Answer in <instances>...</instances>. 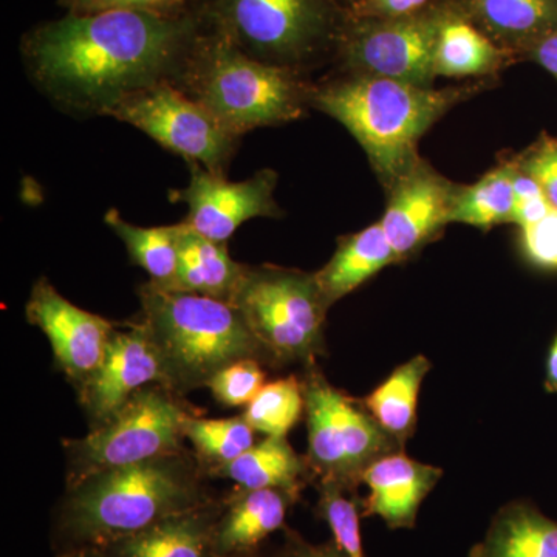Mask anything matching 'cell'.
I'll return each instance as SVG.
<instances>
[{
	"label": "cell",
	"instance_id": "9c48e42d",
	"mask_svg": "<svg viewBox=\"0 0 557 557\" xmlns=\"http://www.w3.org/2000/svg\"><path fill=\"white\" fill-rule=\"evenodd\" d=\"M190 413L182 397L170 388L161 384L143 387L109 420L91 428L86 437L62 442L67 487L97 472L186 450L183 428Z\"/></svg>",
	"mask_w": 557,
	"mask_h": 557
},
{
	"label": "cell",
	"instance_id": "4fadbf2b",
	"mask_svg": "<svg viewBox=\"0 0 557 557\" xmlns=\"http://www.w3.org/2000/svg\"><path fill=\"white\" fill-rule=\"evenodd\" d=\"M25 317L50 341L54 364L75 388L101 364L116 330L109 319L73 306L46 276L33 285Z\"/></svg>",
	"mask_w": 557,
	"mask_h": 557
},
{
	"label": "cell",
	"instance_id": "ac0fdd59",
	"mask_svg": "<svg viewBox=\"0 0 557 557\" xmlns=\"http://www.w3.org/2000/svg\"><path fill=\"white\" fill-rule=\"evenodd\" d=\"M222 508L223 500L211 498L102 549L109 557H215L214 530Z\"/></svg>",
	"mask_w": 557,
	"mask_h": 557
},
{
	"label": "cell",
	"instance_id": "603a6c76",
	"mask_svg": "<svg viewBox=\"0 0 557 557\" xmlns=\"http://www.w3.org/2000/svg\"><path fill=\"white\" fill-rule=\"evenodd\" d=\"M212 475L231 480L240 491L281 490L296 498L310 480L306 458L289 446L287 437L263 438Z\"/></svg>",
	"mask_w": 557,
	"mask_h": 557
},
{
	"label": "cell",
	"instance_id": "484cf974",
	"mask_svg": "<svg viewBox=\"0 0 557 557\" xmlns=\"http://www.w3.org/2000/svg\"><path fill=\"white\" fill-rule=\"evenodd\" d=\"M104 222L123 240L131 262L141 267L157 287H170L178 269L182 222L143 228L124 220L116 209H110Z\"/></svg>",
	"mask_w": 557,
	"mask_h": 557
},
{
	"label": "cell",
	"instance_id": "52a82bcc",
	"mask_svg": "<svg viewBox=\"0 0 557 557\" xmlns=\"http://www.w3.org/2000/svg\"><path fill=\"white\" fill-rule=\"evenodd\" d=\"M231 304L240 311L267 364H314L324 354L330 306L314 273L247 265Z\"/></svg>",
	"mask_w": 557,
	"mask_h": 557
},
{
	"label": "cell",
	"instance_id": "6da1fadb",
	"mask_svg": "<svg viewBox=\"0 0 557 557\" xmlns=\"http://www.w3.org/2000/svg\"><path fill=\"white\" fill-rule=\"evenodd\" d=\"M205 25L200 0L178 16L67 13L25 33L21 57L36 89L62 112L109 116L135 91L174 79Z\"/></svg>",
	"mask_w": 557,
	"mask_h": 557
},
{
	"label": "cell",
	"instance_id": "83f0119b",
	"mask_svg": "<svg viewBox=\"0 0 557 557\" xmlns=\"http://www.w3.org/2000/svg\"><path fill=\"white\" fill-rule=\"evenodd\" d=\"M186 440L207 469L208 475L236 460L255 446V431L244 416L233 418H199L190 413L185 421Z\"/></svg>",
	"mask_w": 557,
	"mask_h": 557
},
{
	"label": "cell",
	"instance_id": "e575fe53",
	"mask_svg": "<svg viewBox=\"0 0 557 557\" xmlns=\"http://www.w3.org/2000/svg\"><path fill=\"white\" fill-rule=\"evenodd\" d=\"M552 209L547 197L541 186L530 175L519 170L515 186V211L512 222L518 223L520 228L530 223L544 219Z\"/></svg>",
	"mask_w": 557,
	"mask_h": 557
},
{
	"label": "cell",
	"instance_id": "7c38bea8",
	"mask_svg": "<svg viewBox=\"0 0 557 557\" xmlns=\"http://www.w3.org/2000/svg\"><path fill=\"white\" fill-rule=\"evenodd\" d=\"M189 185L171 190L172 201H183L189 211L183 222L208 239L228 244L237 228L256 218L278 219L281 208L274 200L277 174L259 171L244 182H231L199 163H188Z\"/></svg>",
	"mask_w": 557,
	"mask_h": 557
},
{
	"label": "cell",
	"instance_id": "9a60e30c",
	"mask_svg": "<svg viewBox=\"0 0 557 557\" xmlns=\"http://www.w3.org/2000/svg\"><path fill=\"white\" fill-rule=\"evenodd\" d=\"M150 384L163 386V372L148 333L135 321L126 330L116 327L101 364L76 392L90 428H97Z\"/></svg>",
	"mask_w": 557,
	"mask_h": 557
},
{
	"label": "cell",
	"instance_id": "3957f363",
	"mask_svg": "<svg viewBox=\"0 0 557 557\" xmlns=\"http://www.w3.org/2000/svg\"><path fill=\"white\" fill-rule=\"evenodd\" d=\"M474 87H418L381 76L336 72L314 83L311 108L339 121L357 139L384 188L420 161L418 143Z\"/></svg>",
	"mask_w": 557,
	"mask_h": 557
},
{
	"label": "cell",
	"instance_id": "8992f818",
	"mask_svg": "<svg viewBox=\"0 0 557 557\" xmlns=\"http://www.w3.org/2000/svg\"><path fill=\"white\" fill-rule=\"evenodd\" d=\"M209 24L252 60L310 76L335 62L347 9L336 0H200Z\"/></svg>",
	"mask_w": 557,
	"mask_h": 557
},
{
	"label": "cell",
	"instance_id": "d6986e66",
	"mask_svg": "<svg viewBox=\"0 0 557 557\" xmlns=\"http://www.w3.org/2000/svg\"><path fill=\"white\" fill-rule=\"evenodd\" d=\"M298 498L281 490L240 491L223 500L214 530L215 557L258 552L259 545L285 525Z\"/></svg>",
	"mask_w": 557,
	"mask_h": 557
},
{
	"label": "cell",
	"instance_id": "d6a6232c",
	"mask_svg": "<svg viewBox=\"0 0 557 557\" xmlns=\"http://www.w3.org/2000/svg\"><path fill=\"white\" fill-rule=\"evenodd\" d=\"M520 231L527 258L541 269L557 270V209Z\"/></svg>",
	"mask_w": 557,
	"mask_h": 557
},
{
	"label": "cell",
	"instance_id": "b9f144b4",
	"mask_svg": "<svg viewBox=\"0 0 557 557\" xmlns=\"http://www.w3.org/2000/svg\"><path fill=\"white\" fill-rule=\"evenodd\" d=\"M234 557H263V556H260L258 552H255V553H248V555H240V556H234Z\"/></svg>",
	"mask_w": 557,
	"mask_h": 557
},
{
	"label": "cell",
	"instance_id": "5bb4252c",
	"mask_svg": "<svg viewBox=\"0 0 557 557\" xmlns=\"http://www.w3.org/2000/svg\"><path fill=\"white\" fill-rule=\"evenodd\" d=\"M387 190L386 212L380 225L403 262L437 239L450 223L458 186L420 159Z\"/></svg>",
	"mask_w": 557,
	"mask_h": 557
},
{
	"label": "cell",
	"instance_id": "2e32d148",
	"mask_svg": "<svg viewBox=\"0 0 557 557\" xmlns=\"http://www.w3.org/2000/svg\"><path fill=\"white\" fill-rule=\"evenodd\" d=\"M442 475V469L413 460L405 450L380 458L362 478L369 487L362 518L379 516L392 530L416 527L418 509Z\"/></svg>",
	"mask_w": 557,
	"mask_h": 557
},
{
	"label": "cell",
	"instance_id": "836d02e7",
	"mask_svg": "<svg viewBox=\"0 0 557 557\" xmlns=\"http://www.w3.org/2000/svg\"><path fill=\"white\" fill-rule=\"evenodd\" d=\"M519 170L530 175L557 209V139L542 138L518 161Z\"/></svg>",
	"mask_w": 557,
	"mask_h": 557
},
{
	"label": "cell",
	"instance_id": "7402d4cb",
	"mask_svg": "<svg viewBox=\"0 0 557 557\" xmlns=\"http://www.w3.org/2000/svg\"><path fill=\"white\" fill-rule=\"evenodd\" d=\"M469 557H557V522L528 502L498 509Z\"/></svg>",
	"mask_w": 557,
	"mask_h": 557
},
{
	"label": "cell",
	"instance_id": "ab89813d",
	"mask_svg": "<svg viewBox=\"0 0 557 557\" xmlns=\"http://www.w3.org/2000/svg\"><path fill=\"white\" fill-rule=\"evenodd\" d=\"M57 557H109L104 549L95 547L64 549Z\"/></svg>",
	"mask_w": 557,
	"mask_h": 557
},
{
	"label": "cell",
	"instance_id": "ffe728a7",
	"mask_svg": "<svg viewBox=\"0 0 557 557\" xmlns=\"http://www.w3.org/2000/svg\"><path fill=\"white\" fill-rule=\"evenodd\" d=\"M182 225L177 274L164 289L194 293L231 304L247 265L231 258L225 242L201 236L183 220Z\"/></svg>",
	"mask_w": 557,
	"mask_h": 557
},
{
	"label": "cell",
	"instance_id": "30bf717a",
	"mask_svg": "<svg viewBox=\"0 0 557 557\" xmlns=\"http://www.w3.org/2000/svg\"><path fill=\"white\" fill-rule=\"evenodd\" d=\"M446 13L448 0H434L423 10L398 17L347 13L335 58L338 72L434 87L435 47Z\"/></svg>",
	"mask_w": 557,
	"mask_h": 557
},
{
	"label": "cell",
	"instance_id": "cb8c5ba5",
	"mask_svg": "<svg viewBox=\"0 0 557 557\" xmlns=\"http://www.w3.org/2000/svg\"><path fill=\"white\" fill-rule=\"evenodd\" d=\"M516 58L497 47L475 25L465 20L448 0V13L435 47V75L443 78H480L494 75Z\"/></svg>",
	"mask_w": 557,
	"mask_h": 557
},
{
	"label": "cell",
	"instance_id": "277c9868",
	"mask_svg": "<svg viewBox=\"0 0 557 557\" xmlns=\"http://www.w3.org/2000/svg\"><path fill=\"white\" fill-rule=\"evenodd\" d=\"M171 83L239 138L302 119L314 87L309 76L252 60L208 20Z\"/></svg>",
	"mask_w": 557,
	"mask_h": 557
},
{
	"label": "cell",
	"instance_id": "d590c367",
	"mask_svg": "<svg viewBox=\"0 0 557 557\" xmlns=\"http://www.w3.org/2000/svg\"><path fill=\"white\" fill-rule=\"evenodd\" d=\"M434 0H359L347 9L354 17H398L423 10Z\"/></svg>",
	"mask_w": 557,
	"mask_h": 557
},
{
	"label": "cell",
	"instance_id": "7a4b0ae2",
	"mask_svg": "<svg viewBox=\"0 0 557 557\" xmlns=\"http://www.w3.org/2000/svg\"><path fill=\"white\" fill-rule=\"evenodd\" d=\"M207 469L189 450L109 469L67 487L54 519L64 549L104 548L211 500Z\"/></svg>",
	"mask_w": 557,
	"mask_h": 557
},
{
	"label": "cell",
	"instance_id": "60d3db41",
	"mask_svg": "<svg viewBox=\"0 0 557 557\" xmlns=\"http://www.w3.org/2000/svg\"><path fill=\"white\" fill-rule=\"evenodd\" d=\"M336 2L341 3L344 9H350V7L355 5V3L359 2V0H336Z\"/></svg>",
	"mask_w": 557,
	"mask_h": 557
},
{
	"label": "cell",
	"instance_id": "8fae6325",
	"mask_svg": "<svg viewBox=\"0 0 557 557\" xmlns=\"http://www.w3.org/2000/svg\"><path fill=\"white\" fill-rule=\"evenodd\" d=\"M109 116L145 132L161 148L188 163H199L220 175H226L242 141L171 81L135 91L116 104Z\"/></svg>",
	"mask_w": 557,
	"mask_h": 557
},
{
	"label": "cell",
	"instance_id": "f35d334b",
	"mask_svg": "<svg viewBox=\"0 0 557 557\" xmlns=\"http://www.w3.org/2000/svg\"><path fill=\"white\" fill-rule=\"evenodd\" d=\"M545 387H547L548 392H557V338L553 343L552 348H549Z\"/></svg>",
	"mask_w": 557,
	"mask_h": 557
},
{
	"label": "cell",
	"instance_id": "44dd1931",
	"mask_svg": "<svg viewBox=\"0 0 557 557\" xmlns=\"http://www.w3.org/2000/svg\"><path fill=\"white\" fill-rule=\"evenodd\" d=\"M399 262L380 223L355 234L339 237L333 258L314 273L319 288L330 307L346 298L359 285Z\"/></svg>",
	"mask_w": 557,
	"mask_h": 557
},
{
	"label": "cell",
	"instance_id": "5b68a950",
	"mask_svg": "<svg viewBox=\"0 0 557 557\" xmlns=\"http://www.w3.org/2000/svg\"><path fill=\"white\" fill-rule=\"evenodd\" d=\"M141 322L159 355L163 386L183 397L207 387L220 370L242 359L265 362L258 339L230 302L139 285Z\"/></svg>",
	"mask_w": 557,
	"mask_h": 557
},
{
	"label": "cell",
	"instance_id": "8d00e7d4",
	"mask_svg": "<svg viewBox=\"0 0 557 557\" xmlns=\"http://www.w3.org/2000/svg\"><path fill=\"white\" fill-rule=\"evenodd\" d=\"M278 557H347L343 549L335 544L314 545L304 541L298 534H288L287 544Z\"/></svg>",
	"mask_w": 557,
	"mask_h": 557
},
{
	"label": "cell",
	"instance_id": "74e56055",
	"mask_svg": "<svg viewBox=\"0 0 557 557\" xmlns=\"http://www.w3.org/2000/svg\"><path fill=\"white\" fill-rule=\"evenodd\" d=\"M525 57L537 62L557 79V30L534 44Z\"/></svg>",
	"mask_w": 557,
	"mask_h": 557
},
{
	"label": "cell",
	"instance_id": "1f68e13d",
	"mask_svg": "<svg viewBox=\"0 0 557 557\" xmlns=\"http://www.w3.org/2000/svg\"><path fill=\"white\" fill-rule=\"evenodd\" d=\"M197 0H58L67 13L94 14L102 11H146V13L178 16L188 13Z\"/></svg>",
	"mask_w": 557,
	"mask_h": 557
},
{
	"label": "cell",
	"instance_id": "d4e9b609",
	"mask_svg": "<svg viewBox=\"0 0 557 557\" xmlns=\"http://www.w3.org/2000/svg\"><path fill=\"white\" fill-rule=\"evenodd\" d=\"M431 361L423 355L399 366L372 394L362 399L384 431L405 449L417 428L418 395Z\"/></svg>",
	"mask_w": 557,
	"mask_h": 557
},
{
	"label": "cell",
	"instance_id": "4316f807",
	"mask_svg": "<svg viewBox=\"0 0 557 557\" xmlns=\"http://www.w3.org/2000/svg\"><path fill=\"white\" fill-rule=\"evenodd\" d=\"M518 172V161L504 163L487 172L474 185L458 186L450 223H463L482 230L511 223Z\"/></svg>",
	"mask_w": 557,
	"mask_h": 557
},
{
	"label": "cell",
	"instance_id": "f1b7e54d",
	"mask_svg": "<svg viewBox=\"0 0 557 557\" xmlns=\"http://www.w3.org/2000/svg\"><path fill=\"white\" fill-rule=\"evenodd\" d=\"M306 410L302 383L296 375L267 383L245 409L249 426L265 437H287Z\"/></svg>",
	"mask_w": 557,
	"mask_h": 557
},
{
	"label": "cell",
	"instance_id": "ba28073f",
	"mask_svg": "<svg viewBox=\"0 0 557 557\" xmlns=\"http://www.w3.org/2000/svg\"><path fill=\"white\" fill-rule=\"evenodd\" d=\"M306 368L300 383L309 428L310 480L318 487L354 493L376 460L405 449L376 423L362 399L332 386L317 364Z\"/></svg>",
	"mask_w": 557,
	"mask_h": 557
},
{
	"label": "cell",
	"instance_id": "4dcf8cb0",
	"mask_svg": "<svg viewBox=\"0 0 557 557\" xmlns=\"http://www.w3.org/2000/svg\"><path fill=\"white\" fill-rule=\"evenodd\" d=\"M265 384V372L260 361L242 359L215 373L207 387L220 405L228 408H247Z\"/></svg>",
	"mask_w": 557,
	"mask_h": 557
},
{
	"label": "cell",
	"instance_id": "e0dca14e",
	"mask_svg": "<svg viewBox=\"0 0 557 557\" xmlns=\"http://www.w3.org/2000/svg\"><path fill=\"white\" fill-rule=\"evenodd\" d=\"M454 9L512 57L557 30V0H450Z\"/></svg>",
	"mask_w": 557,
	"mask_h": 557
},
{
	"label": "cell",
	"instance_id": "f546056e",
	"mask_svg": "<svg viewBox=\"0 0 557 557\" xmlns=\"http://www.w3.org/2000/svg\"><path fill=\"white\" fill-rule=\"evenodd\" d=\"M319 518L325 520L332 530L335 544L343 549L347 557H364L361 544V530L359 519L362 518L361 508L354 498L338 487H318Z\"/></svg>",
	"mask_w": 557,
	"mask_h": 557
}]
</instances>
